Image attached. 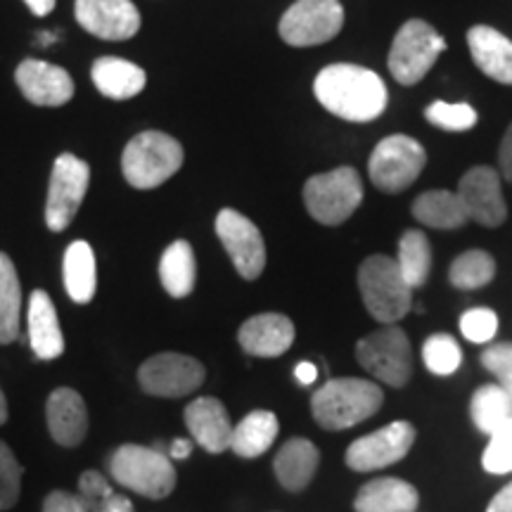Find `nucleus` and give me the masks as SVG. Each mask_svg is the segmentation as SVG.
Instances as JSON below:
<instances>
[{
    "label": "nucleus",
    "mask_w": 512,
    "mask_h": 512,
    "mask_svg": "<svg viewBox=\"0 0 512 512\" xmlns=\"http://www.w3.org/2000/svg\"><path fill=\"white\" fill-rule=\"evenodd\" d=\"M313 93L330 114L354 124L375 121L387 110L389 102L387 86L380 74L361 64L347 62L325 67L313 81Z\"/></svg>",
    "instance_id": "f257e3e1"
},
{
    "label": "nucleus",
    "mask_w": 512,
    "mask_h": 512,
    "mask_svg": "<svg viewBox=\"0 0 512 512\" xmlns=\"http://www.w3.org/2000/svg\"><path fill=\"white\" fill-rule=\"evenodd\" d=\"M382 403L380 384L361 377H332L313 394L311 413L323 430L342 432L373 418Z\"/></svg>",
    "instance_id": "f03ea898"
},
{
    "label": "nucleus",
    "mask_w": 512,
    "mask_h": 512,
    "mask_svg": "<svg viewBox=\"0 0 512 512\" xmlns=\"http://www.w3.org/2000/svg\"><path fill=\"white\" fill-rule=\"evenodd\" d=\"M114 482L152 501H162L176 489V467L169 453L152 446L124 444L107 458Z\"/></svg>",
    "instance_id": "7ed1b4c3"
},
{
    "label": "nucleus",
    "mask_w": 512,
    "mask_h": 512,
    "mask_svg": "<svg viewBox=\"0 0 512 512\" xmlns=\"http://www.w3.org/2000/svg\"><path fill=\"white\" fill-rule=\"evenodd\" d=\"M358 290L370 316L384 325H394L413 309V290L399 271L396 259L384 254L368 256L358 266Z\"/></svg>",
    "instance_id": "20e7f679"
},
{
    "label": "nucleus",
    "mask_w": 512,
    "mask_h": 512,
    "mask_svg": "<svg viewBox=\"0 0 512 512\" xmlns=\"http://www.w3.org/2000/svg\"><path fill=\"white\" fill-rule=\"evenodd\" d=\"M183 166V145L162 131H143L126 145L121 171L133 188L152 190L169 181Z\"/></svg>",
    "instance_id": "39448f33"
},
{
    "label": "nucleus",
    "mask_w": 512,
    "mask_h": 512,
    "mask_svg": "<svg viewBox=\"0 0 512 512\" xmlns=\"http://www.w3.org/2000/svg\"><path fill=\"white\" fill-rule=\"evenodd\" d=\"M363 202V183L354 166H339L328 174L311 176L304 185V204L323 226H339Z\"/></svg>",
    "instance_id": "423d86ee"
},
{
    "label": "nucleus",
    "mask_w": 512,
    "mask_h": 512,
    "mask_svg": "<svg viewBox=\"0 0 512 512\" xmlns=\"http://www.w3.org/2000/svg\"><path fill=\"white\" fill-rule=\"evenodd\" d=\"M444 50L446 41L432 24L422 22V19H408L394 36L387 57L389 72L401 86H415L425 79Z\"/></svg>",
    "instance_id": "0eeeda50"
},
{
    "label": "nucleus",
    "mask_w": 512,
    "mask_h": 512,
    "mask_svg": "<svg viewBox=\"0 0 512 512\" xmlns=\"http://www.w3.org/2000/svg\"><path fill=\"white\" fill-rule=\"evenodd\" d=\"M356 358L370 375L389 387H406L413 375L411 342L399 325H384L358 339Z\"/></svg>",
    "instance_id": "6e6552de"
},
{
    "label": "nucleus",
    "mask_w": 512,
    "mask_h": 512,
    "mask_svg": "<svg viewBox=\"0 0 512 512\" xmlns=\"http://www.w3.org/2000/svg\"><path fill=\"white\" fill-rule=\"evenodd\" d=\"M425 164V147L411 136L396 133L377 143L368 162V176L377 190L396 195L418 181Z\"/></svg>",
    "instance_id": "1a4fd4ad"
},
{
    "label": "nucleus",
    "mask_w": 512,
    "mask_h": 512,
    "mask_svg": "<svg viewBox=\"0 0 512 512\" xmlns=\"http://www.w3.org/2000/svg\"><path fill=\"white\" fill-rule=\"evenodd\" d=\"M344 27V8L339 0H297L280 17V38L287 46L311 48L328 43Z\"/></svg>",
    "instance_id": "9d476101"
},
{
    "label": "nucleus",
    "mask_w": 512,
    "mask_h": 512,
    "mask_svg": "<svg viewBox=\"0 0 512 512\" xmlns=\"http://www.w3.org/2000/svg\"><path fill=\"white\" fill-rule=\"evenodd\" d=\"M88 183H91V166L83 159L69 152L55 159L46 202V223L53 233H62L76 219Z\"/></svg>",
    "instance_id": "9b49d317"
},
{
    "label": "nucleus",
    "mask_w": 512,
    "mask_h": 512,
    "mask_svg": "<svg viewBox=\"0 0 512 512\" xmlns=\"http://www.w3.org/2000/svg\"><path fill=\"white\" fill-rule=\"evenodd\" d=\"M204 377H207V370L197 358L174 354V351L147 358L138 368L140 389L162 399H181L197 392L204 384Z\"/></svg>",
    "instance_id": "f8f14e48"
},
{
    "label": "nucleus",
    "mask_w": 512,
    "mask_h": 512,
    "mask_svg": "<svg viewBox=\"0 0 512 512\" xmlns=\"http://www.w3.org/2000/svg\"><path fill=\"white\" fill-rule=\"evenodd\" d=\"M216 235L233 259L235 271L245 280H256L266 268V242L261 230L235 209H221L216 216Z\"/></svg>",
    "instance_id": "ddd939ff"
},
{
    "label": "nucleus",
    "mask_w": 512,
    "mask_h": 512,
    "mask_svg": "<svg viewBox=\"0 0 512 512\" xmlns=\"http://www.w3.org/2000/svg\"><path fill=\"white\" fill-rule=\"evenodd\" d=\"M415 427L406 420L389 422L382 430L370 432L366 437L356 439L347 448V465L356 472H373L399 463L408 456L415 444Z\"/></svg>",
    "instance_id": "4468645a"
},
{
    "label": "nucleus",
    "mask_w": 512,
    "mask_h": 512,
    "mask_svg": "<svg viewBox=\"0 0 512 512\" xmlns=\"http://www.w3.org/2000/svg\"><path fill=\"white\" fill-rule=\"evenodd\" d=\"M458 197L467 211V219L477 221L479 226L498 228L508 216V207L503 200L501 174L491 166H475L460 178Z\"/></svg>",
    "instance_id": "2eb2a0df"
},
{
    "label": "nucleus",
    "mask_w": 512,
    "mask_h": 512,
    "mask_svg": "<svg viewBox=\"0 0 512 512\" xmlns=\"http://www.w3.org/2000/svg\"><path fill=\"white\" fill-rule=\"evenodd\" d=\"M76 22L105 41H126L140 29V12L131 0H76Z\"/></svg>",
    "instance_id": "dca6fc26"
},
{
    "label": "nucleus",
    "mask_w": 512,
    "mask_h": 512,
    "mask_svg": "<svg viewBox=\"0 0 512 512\" xmlns=\"http://www.w3.org/2000/svg\"><path fill=\"white\" fill-rule=\"evenodd\" d=\"M15 81L24 98L38 107H60L74 98V81L67 69L43 60H24Z\"/></svg>",
    "instance_id": "f3484780"
},
{
    "label": "nucleus",
    "mask_w": 512,
    "mask_h": 512,
    "mask_svg": "<svg viewBox=\"0 0 512 512\" xmlns=\"http://www.w3.org/2000/svg\"><path fill=\"white\" fill-rule=\"evenodd\" d=\"M192 441L209 453H223L230 448L233 425L226 406L216 396H200L188 403L183 413Z\"/></svg>",
    "instance_id": "a211bd4d"
},
{
    "label": "nucleus",
    "mask_w": 512,
    "mask_h": 512,
    "mask_svg": "<svg viewBox=\"0 0 512 512\" xmlns=\"http://www.w3.org/2000/svg\"><path fill=\"white\" fill-rule=\"evenodd\" d=\"M238 342L249 356L278 358L292 347L294 323L283 313H259L242 323Z\"/></svg>",
    "instance_id": "6ab92c4d"
},
{
    "label": "nucleus",
    "mask_w": 512,
    "mask_h": 512,
    "mask_svg": "<svg viewBox=\"0 0 512 512\" xmlns=\"http://www.w3.org/2000/svg\"><path fill=\"white\" fill-rule=\"evenodd\" d=\"M46 420L50 437L64 448L79 446L88 434V411L81 394L69 387L55 389L48 396Z\"/></svg>",
    "instance_id": "aec40b11"
},
{
    "label": "nucleus",
    "mask_w": 512,
    "mask_h": 512,
    "mask_svg": "<svg viewBox=\"0 0 512 512\" xmlns=\"http://www.w3.org/2000/svg\"><path fill=\"white\" fill-rule=\"evenodd\" d=\"M472 62L482 69V74L498 83L512 86V41L494 27H472L467 31Z\"/></svg>",
    "instance_id": "412c9836"
},
{
    "label": "nucleus",
    "mask_w": 512,
    "mask_h": 512,
    "mask_svg": "<svg viewBox=\"0 0 512 512\" xmlns=\"http://www.w3.org/2000/svg\"><path fill=\"white\" fill-rule=\"evenodd\" d=\"M29 344L41 361H55L64 354V335L57 309L46 290H34L29 299Z\"/></svg>",
    "instance_id": "4be33fe9"
},
{
    "label": "nucleus",
    "mask_w": 512,
    "mask_h": 512,
    "mask_svg": "<svg viewBox=\"0 0 512 512\" xmlns=\"http://www.w3.org/2000/svg\"><path fill=\"white\" fill-rule=\"evenodd\" d=\"M420 494L413 484L396 477H380L358 489L356 512H415Z\"/></svg>",
    "instance_id": "5701e85b"
},
{
    "label": "nucleus",
    "mask_w": 512,
    "mask_h": 512,
    "mask_svg": "<svg viewBox=\"0 0 512 512\" xmlns=\"http://www.w3.org/2000/svg\"><path fill=\"white\" fill-rule=\"evenodd\" d=\"M320 463V451L316 444L304 437H294L285 441L278 456L273 460L275 477L283 489L287 491H302L311 484Z\"/></svg>",
    "instance_id": "b1692460"
},
{
    "label": "nucleus",
    "mask_w": 512,
    "mask_h": 512,
    "mask_svg": "<svg viewBox=\"0 0 512 512\" xmlns=\"http://www.w3.org/2000/svg\"><path fill=\"white\" fill-rule=\"evenodd\" d=\"M64 290L76 304L93 302L98 292V266H95V252L86 240H76L67 247L62 261Z\"/></svg>",
    "instance_id": "393cba45"
},
{
    "label": "nucleus",
    "mask_w": 512,
    "mask_h": 512,
    "mask_svg": "<svg viewBox=\"0 0 512 512\" xmlns=\"http://www.w3.org/2000/svg\"><path fill=\"white\" fill-rule=\"evenodd\" d=\"M95 88L112 100H128L145 88L147 76L138 64L121 60V57H100L91 69Z\"/></svg>",
    "instance_id": "a878e982"
},
{
    "label": "nucleus",
    "mask_w": 512,
    "mask_h": 512,
    "mask_svg": "<svg viewBox=\"0 0 512 512\" xmlns=\"http://www.w3.org/2000/svg\"><path fill=\"white\" fill-rule=\"evenodd\" d=\"M413 219L437 230H458L467 221V211L460 202L458 192L451 190H430L422 192L413 202Z\"/></svg>",
    "instance_id": "bb28decb"
},
{
    "label": "nucleus",
    "mask_w": 512,
    "mask_h": 512,
    "mask_svg": "<svg viewBox=\"0 0 512 512\" xmlns=\"http://www.w3.org/2000/svg\"><path fill=\"white\" fill-rule=\"evenodd\" d=\"M280 425L271 411H252L233 427L230 451L240 458H259L273 446Z\"/></svg>",
    "instance_id": "cd10ccee"
},
{
    "label": "nucleus",
    "mask_w": 512,
    "mask_h": 512,
    "mask_svg": "<svg viewBox=\"0 0 512 512\" xmlns=\"http://www.w3.org/2000/svg\"><path fill=\"white\" fill-rule=\"evenodd\" d=\"M159 280L174 299H183L195 290L197 261L188 240H176L164 249L159 261Z\"/></svg>",
    "instance_id": "c85d7f7f"
},
{
    "label": "nucleus",
    "mask_w": 512,
    "mask_h": 512,
    "mask_svg": "<svg viewBox=\"0 0 512 512\" xmlns=\"http://www.w3.org/2000/svg\"><path fill=\"white\" fill-rule=\"evenodd\" d=\"M470 415L477 430L491 437V434L512 422V396L505 392L501 384H484L472 394Z\"/></svg>",
    "instance_id": "c756f323"
},
{
    "label": "nucleus",
    "mask_w": 512,
    "mask_h": 512,
    "mask_svg": "<svg viewBox=\"0 0 512 512\" xmlns=\"http://www.w3.org/2000/svg\"><path fill=\"white\" fill-rule=\"evenodd\" d=\"M396 264L411 290H418L427 283L432 271V247L422 230H406L399 240V256Z\"/></svg>",
    "instance_id": "7c9ffc66"
},
{
    "label": "nucleus",
    "mask_w": 512,
    "mask_h": 512,
    "mask_svg": "<svg viewBox=\"0 0 512 512\" xmlns=\"http://www.w3.org/2000/svg\"><path fill=\"white\" fill-rule=\"evenodd\" d=\"M19 309H22V287H19L17 268L8 254L0 252V344L17 339Z\"/></svg>",
    "instance_id": "2f4dec72"
},
{
    "label": "nucleus",
    "mask_w": 512,
    "mask_h": 512,
    "mask_svg": "<svg viewBox=\"0 0 512 512\" xmlns=\"http://www.w3.org/2000/svg\"><path fill=\"white\" fill-rule=\"evenodd\" d=\"M494 278L496 261L484 249H470V252L460 254L451 264V271H448V280L458 290H479V287L489 285Z\"/></svg>",
    "instance_id": "473e14b6"
},
{
    "label": "nucleus",
    "mask_w": 512,
    "mask_h": 512,
    "mask_svg": "<svg viewBox=\"0 0 512 512\" xmlns=\"http://www.w3.org/2000/svg\"><path fill=\"white\" fill-rule=\"evenodd\" d=\"M79 494L88 512H136L131 498L117 494L110 482L95 470H86L79 479Z\"/></svg>",
    "instance_id": "72a5a7b5"
},
{
    "label": "nucleus",
    "mask_w": 512,
    "mask_h": 512,
    "mask_svg": "<svg viewBox=\"0 0 512 512\" xmlns=\"http://www.w3.org/2000/svg\"><path fill=\"white\" fill-rule=\"evenodd\" d=\"M422 363L430 373L439 377H448L458 373L460 366H463V349L460 344L446 332H437V335H430L422 344Z\"/></svg>",
    "instance_id": "f704fd0d"
},
{
    "label": "nucleus",
    "mask_w": 512,
    "mask_h": 512,
    "mask_svg": "<svg viewBox=\"0 0 512 512\" xmlns=\"http://www.w3.org/2000/svg\"><path fill=\"white\" fill-rule=\"evenodd\" d=\"M425 119L432 126L444 128L448 133H463L477 126V112L475 107L467 105V102H444L437 100L432 102L425 110Z\"/></svg>",
    "instance_id": "c9c22d12"
},
{
    "label": "nucleus",
    "mask_w": 512,
    "mask_h": 512,
    "mask_svg": "<svg viewBox=\"0 0 512 512\" xmlns=\"http://www.w3.org/2000/svg\"><path fill=\"white\" fill-rule=\"evenodd\" d=\"M482 467L489 475H510L512 472V422L489 437L484 448Z\"/></svg>",
    "instance_id": "e433bc0d"
},
{
    "label": "nucleus",
    "mask_w": 512,
    "mask_h": 512,
    "mask_svg": "<svg viewBox=\"0 0 512 512\" xmlns=\"http://www.w3.org/2000/svg\"><path fill=\"white\" fill-rule=\"evenodd\" d=\"M22 494V465L8 444L0 441V510H10Z\"/></svg>",
    "instance_id": "4c0bfd02"
},
{
    "label": "nucleus",
    "mask_w": 512,
    "mask_h": 512,
    "mask_svg": "<svg viewBox=\"0 0 512 512\" xmlns=\"http://www.w3.org/2000/svg\"><path fill=\"white\" fill-rule=\"evenodd\" d=\"M460 332H463V337L472 344L491 342L498 332L496 311L484 309V306L465 311L463 316H460Z\"/></svg>",
    "instance_id": "58836bf2"
},
{
    "label": "nucleus",
    "mask_w": 512,
    "mask_h": 512,
    "mask_svg": "<svg viewBox=\"0 0 512 512\" xmlns=\"http://www.w3.org/2000/svg\"><path fill=\"white\" fill-rule=\"evenodd\" d=\"M482 366L498 377V384L512 396V342H496L482 351Z\"/></svg>",
    "instance_id": "ea45409f"
},
{
    "label": "nucleus",
    "mask_w": 512,
    "mask_h": 512,
    "mask_svg": "<svg viewBox=\"0 0 512 512\" xmlns=\"http://www.w3.org/2000/svg\"><path fill=\"white\" fill-rule=\"evenodd\" d=\"M43 512H88L86 501L81 494H69V491H53L43 501Z\"/></svg>",
    "instance_id": "a19ab883"
},
{
    "label": "nucleus",
    "mask_w": 512,
    "mask_h": 512,
    "mask_svg": "<svg viewBox=\"0 0 512 512\" xmlns=\"http://www.w3.org/2000/svg\"><path fill=\"white\" fill-rule=\"evenodd\" d=\"M498 164H501V174L505 181L512 183V124L505 131L501 150H498Z\"/></svg>",
    "instance_id": "79ce46f5"
},
{
    "label": "nucleus",
    "mask_w": 512,
    "mask_h": 512,
    "mask_svg": "<svg viewBox=\"0 0 512 512\" xmlns=\"http://www.w3.org/2000/svg\"><path fill=\"white\" fill-rule=\"evenodd\" d=\"M486 512H512V482L508 486H503V489L491 498Z\"/></svg>",
    "instance_id": "37998d69"
},
{
    "label": "nucleus",
    "mask_w": 512,
    "mask_h": 512,
    "mask_svg": "<svg viewBox=\"0 0 512 512\" xmlns=\"http://www.w3.org/2000/svg\"><path fill=\"white\" fill-rule=\"evenodd\" d=\"M294 377H297L299 384H304V387H309L318 380V368L313 366L311 361H302L297 368H294Z\"/></svg>",
    "instance_id": "c03bdc74"
},
{
    "label": "nucleus",
    "mask_w": 512,
    "mask_h": 512,
    "mask_svg": "<svg viewBox=\"0 0 512 512\" xmlns=\"http://www.w3.org/2000/svg\"><path fill=\"white\" fill-rule=\"evenodd\" d=\"M24 3H27V8L34 12L36 17H46L55 10L57 0H24Z\"/></svg>",
    "instance_id": "a18cd8bd"
},
{
    "label": "nucleus",
    "mask_w": 512,
    "mask_h": 512,
    "mask_svg": "<svg viewBox=\"0 0 512 512\" xmlns=\"http://www.w3.org/2000/svg\"><path fill=\"white\" fill-rule=\"evenodd\" d=\"M192 453V441L190 439H174V444H171V451H169V458H176V460H185Z\"/></svg>",
    "instance_id": "49530a36"
},
{
    "label": "nucleus",
    "mask_w": 512,
    "mask_h": 512,
    "mask_svg": "<svg viewBox=\"0 0 512 512\" xmlns=\"http://www.w3.org/2000/svg\"><path fill=\"white\" fill-rule=\"evenodd\" d=\"M5 422H8V401H5L3 389H0V425H5Z\"/></svg>",
    "instance_id": "de8ad7c7"
},
{
    "label": "nucleus",
    "mask_w": 512,
    "mask_h": 512,
    "mask_svg": "<svg viewBox=\"0 0 512 512\" xmlns=\"http://www.w3.org/2000/svg\"><path fill=\"white\" fill-rule=\"evenodd\" d=\"M53 41H55V36L48 34V31H43L41 38H38V43H41V46H50V43H53Z\"/></svg>",
    "instance_id": "09e8293b"
}]
</instances>
